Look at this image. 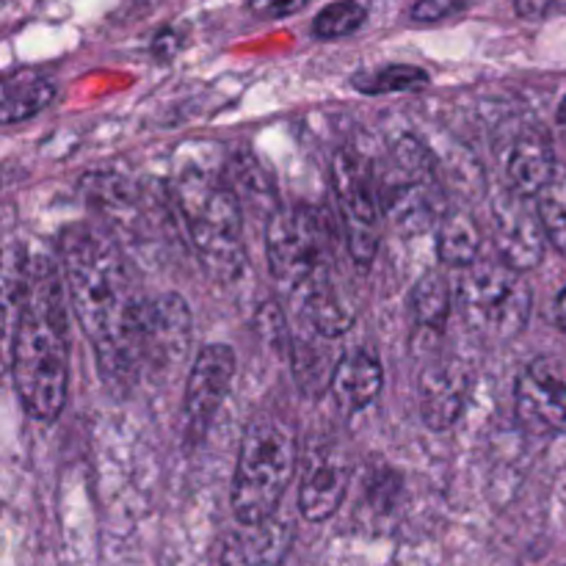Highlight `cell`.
<instances>
[{"instance_id":"1","label":"cell","mask_w":566,"mask_h":566,"mask_svg":"<svg viewBox=\"0 0 566 566\" xmlns=\"http://www.w3.org/2000/svg\"><path fill=\"white\" fill-rule=\"evenodd\" d=\"M61 258L72 310L97 348L99 368L111 379H130L125 337L138 298L119 249L92 227L77 224L61 238Z\"/></svg>"},{"instance_id":"2","label":"cell","mask_w":566,"mask_h":566,"mask_svg":"<svg viewBox=\"0 0 566 566\" xmlns=\"http://www.w3.org/2000/svg\"><path fill=\"white\" fill-rule=\"evenodd\" d=\"M53 276L39 280L33 298L17 318L11 337V376L28 415L55 420L64 409L70 385L66 329Z\"/></svg>"},{"instance_id":"3","label":"cell","mask_w":566,"mask_h":566,"mask_svg":"<svg viewBox=\"0 0 566 566\" xmlns=\"http://www.w3.org/2000/svg\"><path fill=\"white\" fill-rule=\"evenodd\" d=\"M177 208L186 219L188 235L213 280L230 282L247 265L243 252L241 202L224 180L205 169L180 171L175 182Z\"/></svg>"},{"instance_id":"4","label":"cell","mask_w":566,"mask_h":566,"mask_svg":"<svg viewBox=\"0 0 566 566\" xmlns=\"http://www.w3.org/2000/svg\"><path fill=\"white\" fill-rule=\"evenodd\" d=\"M296 468V437L276 415H258L247 426L232 481V512L238 523H263L280 509Z\"/></svg>"},{"instance_id":"5","label":"cell","mask_w":566,"mask_h":566,"mask_svg":"<svg viewBox=\"0 0 566 566\" xmlns=\"http://www.w3.org/2000/svg\"><path fill=\"white\" fill-rule=\"evenodd\" d=\"M453 293L464 324L486 343H506L517 337L534 307L523 271L503 260H475L464 265Z\"/></svg>"},{"instance_id":"6","label":"cell","mask_w":566,"mask_h":566,"mask_svg":"<svg viewBox=\"0 0 566 566\" xmlns=\"http://www.w3.org/2000/svg\"><path fill=\"white\" fill-rule=\"evenodd\" d=\"M191 346V310L175 293L138 298L125 337L127 368L164 374L182 363Z\"/></svg>"},{"instance_id":"7","label":"cell","mask_w":566,"mask_h":566,"mask_svg":"<svg viewBox=\"0 0 566 566\" xmlns=\"http://www.w3.org/2000/svg\"><path fill=\"white\" fill-rule=\"evenodd\" d=\"M265 254L274 280L287 298L298 296L310 282L329 274L326 238L318 219L304 208H276L265 221Z\"/></svg>"},{"instance_id":"8","label":"cell","mask_w":566,"mask_h":566,"mask_svg":"<svg viewBox=\"0 0 566 566\" xmlns=\"http://www.w3.org/2000/svg\"><path fill=\"white\" fill-rule=\"evenodd\" d=\"M332 186H335L337 205H340L343 230H346L348 252L354 263L368 269L379 252L381 238V213L376 202L374 186L363 171L357 158L337 155L332 164Z\"/></svg>"},{"instance_id":"9","label":"cell","mask_w":566,"mask_h":566,"mask_svg":"<svg viewBox=\"0 0 566 566\" xmlns=\"http://www.w3.org/2000/svg\"><path fill=\"white\" fill-rule=\"evenodd\" d=\"M232 379H235V354L230 346L210 343L197 354L182 398V431L188 442L205 440L216 412L230 392Z\"/></svg>"},{"instance_id":"10","label":"cell","mask_w":566,"mask_h":566,"mask_svg":"<svg viewBox=\"0 0 566 566\" xmlns=\"http://www.w3.org/2000/svg\"><path fill=\"white\" fill-rule=\"evenodd\" d=\"M514 409L528 434H556L566 426V363L562 357H539L520 374Z\"/></svg>"},{"instance_id":"11","label":"cell","mask_w":566,"mask_h":566,"mask_svg":"<svg viewBox=\"0 0 566 566\" xmlns=\"http://www.w3.org/2000/svg\"><path fill=\"white\" fill-rule=\"evenodd\" d=\"M492 241L503 263L517 271H531L545 258V227L539 210H531L528 197L514 188L492 199Z\"/></svg>"},{"instance_id":"12","label":"cell","mask_w":566,"mask_h":566,"mask_svg":"<svg viewBox=\"0 0 566 566\" xmlns=\"http://www.w3.org/2000/svg\"><path fill=\"white\" fill-rule=\"evenodd\" d=\"M473 392V370L453 357L434 359L418 376L420 418L429 429L446 431L464 415Z\"/></svg>"},{"instance_id":"13","label":"cell","mask_w":566,"mask_h":566,"mask_svg":"<svg viewBox=\"0 0 566 566\" xmlns=\"http://www.w3.org/2000/svg\"><path fill=\"white\" fill-rule=\"evenodd\" d=\"M352 481V462L340 446H324L313 453L298 486V509L310 523H324L340 509Z\"/></svg>"},{"instance_id":"14","label":"cell","mask_w":566,"mask_h":566,"mask_svg":"<svg viewBox=\"0 0 566 566\" xmlns=\"http://www.w3.org/2000/svg\"><path fill=\"white\" fill-rule=\"evenodd\" d=\"M293 545V525L274 517L241 523L221 547V566H282Z\"/></svg>"},{"instance_id":"15","label":"cell","mask_w":566,"mask_h":566,"mask_svg":"<svg viewBox=\"0 0 566 566\" xmlns=\"http://www.w3.org/2000/svg\"><path fill=\"white\" fill-rule=\"evenodd\" d=\"M509 188H514L523 197H539L542 188L556 177V158L545 133L525 127L512 142L506 158Z\"/></svg>"},{"instance_id":"16","label":"cell","mask_w":566,"mask_h":566,"mask_svg":"<svg viewBox=\"0 0 566 566\" xmlns=\"http://www.w3.org/2000/svg\"><path fill=\"white\" fill-rule=\"evenodd\" d=\"M335 340L337 337H326L321 332L310 329V326L307 335L293 340V379L302 387L304 396L321 398L324 392L332 390V379H335L337 363H340V354L335 352Z\"/></svg>"},{"instance_id":"17","label":"cell","mask_w":566,"mask_h":566,"mask_svg":"<svg viewBox=\"0 0 566 566\" xmlns=\"http://www.w3.org/2000/svg\"><path fill=\"white\" fill-rule=\"evenodd\" d=\"M381 381H385V374H381L379 359L370 357L368 352H352L343 354L337 363L329 392L343 412L354 415L376 401V396L381 392Z\"/></svg>"},{"instance_id":"18","label":"cell","mask_w":566,"mask_h":566,"mask_svg":"<svg viewBox=\"0 0 566 566\" xmlns=\"http://www.w3.org/2000/svg\"><path fill=\"white\" fill-rule=\"evenodd\" d=\"M55 97V86L44 72L17 70L6 75L3 94H0V119L3 125L31 119L39 111L48 108Z\"/></svg>"},{"instance_id":"19","label":"cell","mask_w":566,"mask_h":566,"mask_svg":"<svg viewBox=\"0 0 566 566\" xmlns=\"http://www.w3.org/2000/svg\"><path fill=\"white\" fill-rule=\"evenodd\" d=\"M387 216L392 224L403 232V235H415V232H426L434 224L437 202L429 193L423 182H401L387 193Z\"/></svg>"},{"instance_id":"20","label":"cell","mask_w":566,"mask_h":566,"mask_svg":"<svg viewBox=\"0 0 566 566\" xmlns=\"http://www.w3.org/2000/svg\"><path fill=\"white\" fill-rule=\"evenodd\" d=\"M481 230L475 219L464 210H451L442 216L440 232H437V254L448 265H470L479 260Z\"/></svg>"},{"instance_id":"21","label":"cell","mask_w":566,"mask_h":566,"mask_svg":"<svg viewBox=\"0 0 566 566\" xmlns=\"http://www.w3.org/2000/svg\"><path fill=\"white\" fill-rule=\"evenodd\" d=\"M453 302H457V293L451 291L446 276L431 271L412 287L409 310H412V318L418 326H423V329H442L448 315H451Z\"/></svg>"},{"instance_id":"22","label":"cell","mask_w":566,"mask_h":566,"mask_svg":"<svg viewBox=\"0 0 566 566\" xmlns=\"http://www.w3.org/2000/svg\"><path fill=\"white\" fill-rule=\"evenodd\" d=\"M536 210H539L547 241L566 254V175H556L542 188L536 197Z\"/></svg>"},{"instance_id":"23","label":"cell","mask_w":566,"mask_h":566,"mask_svg":"<svg viewBox=\"0 0 566 566\" xmlns=\"http://www.w3.org/2000/svg\"><path fill=\"white\" fill-rule=\"evenodd\" d=\"M368 20V11L357 0H337V3L326 6L324 11H318L313 22V33L318 39H343L357 33L359 28Z\"/></svg>"},{"instance_id":"24","label":"cell","mask_w":566,"mask_h":566,"mask_svg":"<svg viewBox=\"0 0 566 566\" xmlns=\"http://www.w3.org/2000/svg\"><path fill=\"white\" fill-rule=\"evenodd\" d=\"M429 83V72L420 66L409 64H392L385 70L374 72L368 77H359L357 86L368 94H390V92H415Z\"/></svg>"},{"instance_id":"25","label":"cell","mask_w":566,"mask_h":566,"mask_svg":"<svg viewBox=\"0 0 566 566\" xmlns=\"http://www.w3.org/2000/svg\"><path fill=\"white\" fill-rule=\"evenodd\" d=\"M83 193H86V202L103 210H125L136 199V188L119 175H88L83 180Z\"/></svg>"},{"instance_id":"26","label":"cell","mask_w":566,"mask_h":566,"mask_svg":"<svg viewBox=\"0 0 566 566\" xmlns=\"http://www.w3.org/2000/svg\"><path fill=\"white\" fill-rule=\"evenodd\" d=\"M468 9V0H418L412 6V20L423 22V25H434V22L457 17Z\"/></svg>"},{"instance_id":"27","label":"cell","mask_w":566,"mask_h":566,"mask_svg":"<svg viewBox=\"0 0 566 566\" xmlns=\"http://www.w3.org/2000/svg\"><path fill=\"white\" fill-rule=\"evenodd\" d=\"M310 0H249V11L263 20H282V17L298 14Z\"/></svg>"},{"instance_id":"28","label":"cell","mask_w":566,"mask_h":566,"mask_svg":"<svg viewBox=\"0 0 566 566\" xmlns=\"http://www.w3.org/2000/svg\"><path fill=\"white\" fill-rule=\"evenodd\" d=\"M514 9L525 20H542L553 11H566V0H514Z\"/></svg>"},{"instance_id":"29","label":"cell","mask_w":566,"mask_h":566,"mask_svg":"<svg viewBox=\"0 0 566 566\" xmlns=\"http://www.w3.org/2000/svg\"><path fill=\"white\" fill-rule=\"evenodd\" d=\"M177 50H180V36H177L175 31H164L153 42V53L158 55V59H164V61H169L171 55L177 53Z\"/></svg>"},{"instance_id":"30","label":"cell","mask_w":566,"mask_h":566,"mask_svg":"<svg viewBox=\"0 0 566 566\" xmlns=\"http://www.w3.org/2000/svg\"><path fill=\"white\" fill-rule=\"evenodd\" d=\"M558 321H562V326L566 332V291L558 296Z\"/></svg>"},{"instance_id":"31","label":"cell","mask_w":566,"mask_h":566,"mask_svg":"<svg viewBox=\"0 0 566 566\" xmlns=\"http://www.w3.org/2000/svg\"><path fill=\"white\" fill-rule=\"evenodd\" d=\"M558 122H562V125L566 127V99H564V105H562V111H558Z\"/></svg>"}]
</instances>
